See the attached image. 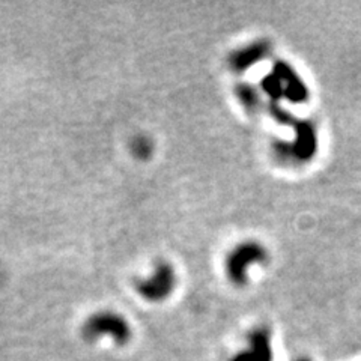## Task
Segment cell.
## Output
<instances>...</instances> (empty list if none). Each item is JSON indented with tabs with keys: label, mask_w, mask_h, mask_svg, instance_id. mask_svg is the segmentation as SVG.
Returning a JSON list of instances; mask_svg holds the SVG:
<instances>
[{
	"label": "cell",
	"mask_w": 361,
	"mask_h": 361,
	"mask_svg": "<svg viewBox=\"0 0 361 361\" xmlns=\"http://www.w3.org/2000/svg\"><path fill=\"white\" fill-rule=\"evenodd\" d=\"M292 128V139L271 142V156L280 166L298 167L312 163L320 151V133L311 119L297 118Z\"/></svg>",
	"instance_id": "6da1fadb"
},
{
	"label": "cell",
	"mask_w": 361,
	"mask_h": 361,
	"mask_svg": "<svg viewBox=\"0 0 361 361\" xmlns=\"http://www.w3.org/2000/svg\"><path fill=\"white\" fill-rule=\"evenodd\" d=\"M259 89L268 97V102L288 101L289 104L301 106L311 100V89L303 77L285 59H277L268 74L259 82Z\"/></svg>",
	"instance_id": "7a4b0ae2"
},
{
	"label": "cell",
	"mask_w": 361,
	"mask_h": 361,
	"mask_svg": "<svg viewBox=\"0 0 361 361\" xmlns=\"http://www.w3.org/2000/svg\"><path fill=\"white\" fill-rule=\"evenodd\" d=\"M270 261V252L256 239H246L238 243L226 253L223 261L225 276L232 285L243 288L248 283V271L252 266L263 265Z\"/></svg>",
	"instance_id": "3957f363"
},
{
	"label": "cell",
	"mask_w": 361,
	"mask_h": 361,
	"mask_svg": "<svg viewBox=\"0 0 361 361\" xmlns=\"http://www.w3.org/2000/svg\"><path fill=\"white\" fill-rule=\"evenodd\" d=\"M176 281L178 276L174 265L160 259L152 266L151 272L134 281V286L143 299L149 303H163L174 294Z\"/></svg>",
	"instance_id": "277c9868"
},
{
	"label": "cell",
	"mask_w": 361,
	"mask_h": 361,
	"mask_svg": "<svg viewBox=\"0 0 361 361\" xmlns=\"http://www.w3.org/2000/svg\"><path fill=\"white\" fill-rule=\"evenodd\" d=\"M130 326L116 312H98L83 324L82 334L86 340H97L109 336L116 343H125L130 339Z\"/></svg>",
	"instance_id": "5b68a950"
},
{
	"label": "cell",
	"mask_w": 361,
	"mask_h": 361,
	"mask_svg": "<svg viewBox=\"0 0 361 361\" xmlns=\"http://www.w3.org/2000/svg\"><path fill=\"white\" fill-rule=\"evenodd\" d=\"M272 44L270 39L259 38L232 50L228 56V66L234 74H244L253 66L270 57Z\"/></svg>",
	"instance_id": "8992f818"
},
{
	"label": "cell",
	"mask_w": 361,
	"mask_h": 361,
	"mask_svg": "<svg viewBox=\"0 0 361 361\" xmlns=\"http://www.w3.org/2000/svg\"><path fill=\"white\" fill-rule=\"evenodd\" d=\"M230 361H272L271 333L266 326H259L248 334V348Z\"/></svg>",
	"instance_id": "52a82bcc"
},
{
	"label": "cell",
	"mask_w": 361,
	"mask_h": 361,
	"mask_svg": "<svg viewBox=\"0 0 361 361\" xmlns=\"http://www.w3.org/2000/svg\"><path fill=\"white\" fill-rule=\"evenodd\" d=\"M234 95L247 115H257L263 109L261 89L247 82H239L234 88Z\"/></svg>",
	"instance_id": "ba28073f"
},
{
	"label": "cell",
	"mask_w": 361,
	"mask_h": 361,
	"mask_svg": "<svg viewBox=\"0 0 361 361\" xmlns=\"http://www.w3.org/2000/svg\"><path fill=\"white\" fill-rule=\"evenodd\" d=\"M130 151L136 158L149 160L152 157L154 151H156V146H154V142L149 136L139 134L131 140Z\"/></svg>",
	"instance_id": "9c48e42d"
},
{
	"label": "cell",
	"mask_w": 361,
	"mask_h": 361,
	"mask_svg": "<svg viewBox=\"0 0 361 361\" xmlns=\"http://www.w3.org/2000/svg\"><path fill=\"white\" fill-rule=\"evenodd\" d=\"M266 111H268V115L271 116L274 122L281 127L290 128L297 120V116L292 113L290 110H286L283 107L280 102H268V104H266Z\"/></svg>",
	"instance_id": "30bf717a"
},
{
	"label": "cell",
	"mask_w": 361,
	"mask_h": 361,
	"mask_svg": "<svg viewBox=\"0 0 361 361\" xmlns=\"http://www.w3.org/2000/svg\"><path fill=\"white\" fill-rule=\"evenodd\" d=\"M297 361H311V360H307V358H299V360H297Z\"/></svg>",
	"instance_id": "8fae6325"
}]
</instances>
